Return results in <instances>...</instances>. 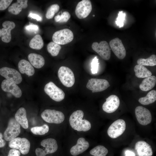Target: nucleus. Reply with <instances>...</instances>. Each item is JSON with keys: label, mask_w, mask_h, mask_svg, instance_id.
I'll use <instances>...</instances> for the list:
<instances>
[{"label": "nucleus", "mask_w": 156, "mask_h": 156, "mask_svg": "<svg viewBox=\"0 0 156 156\" xmlns=\"http://www.w3.org/2000/svg\"><path fill=\"white\" fill-rule=\"evenodd\" d=\"M125 156H135V153L130 151H127L125 152Z\"/></svg>", "instance_id": "42"}, {"label": "nucleus", "mask_w": 156, "mask_h": 156, "mask_svg": "<svg viewBox=\"0 0 156 156\" xmlns=\"http://www.w3.org/2000/svg\"><path fill=\"white\" fill-rule=\"evenodd\" d=\"M21 132L20 125L15 118H11L9 120L8 126L5 131L3 137L7 141H10L16 138Z\"/></svg>", "instance_id": "4"}, {"label": "nucleus", "mask_w": 156, "mask_h": 156, "mask_svg": "<svg viewBox=\"0 0 156 156\" xmlns=\"http://www.w3.org/2000/svg\"><path fill=\"white\" fill-rule=\"evenodd\" d=\"M134 70L135 76L139 78H144L150 76L152 73L146 67L137 64L134 67Z\"/></svg>", "instance_id": "26"}, {"label": "nucleus", "mask_w": 156, "mask_h": 156, "mask_svg": "<svg viewBox=\"0 0 156 156\" xmlns=\"http://www.w3.org/2000/svg\"><path fill=\"white\" fill-rule=\"evenodd\" d=\"M135 149L138 156H152L153 154L151 145L143 141H140L136 143Z\"/></svg>", "instance_id": "20"}, {"label": "nucleus", "mask_w": 156, "mask_h": 156, "mask_svg": "<svg viewBox=\"0 0 156 156\" xmlns=\"http://www.w3.org/2000/svg\"><path fill=\"white\" fill-rule=\"evenodd\" d=\"M1 30V40L4 43H8L11 40V30L15 27V23L13 21H5L2 24Z\"/></svg>", "instance_id": "18"}, {"label": "nucleus", "mask_w": 156, "mask_h": 156, "mask_svg": "<svg viewBox=\"0 0 156 156\" xmlns=\"http://www.w3.org/2000/svg\"><path fill=\"white\" fill-rule=\"evenodd\" d=\"M44 90L51 99L55 101L60 102L64 98L65 94L64 91L52 81L45 85Z\"/></svg>", "instance_id": "7"}, {"label": "nucleus", "mask_w": 156, "mask_h": 156, "mask_svg": "<svg viewBox=\"0 0 156 156\" xmlns=\"http://www.w3.org/2000/svg\"><path fill=\"white\" fill-rule=\"evenodd\" d=\"M28 17L36 19L38 21H41L42 20V18L39 15L32 13H30L28 15Z\"/></svg>", "instance_id": "40"}, {"label": "nucleus", "mask_w": 156, "mask_h": 156, "mask_svg": "<svg viewBox=\"0 0 156 156\" xmlns=\"http://www.w3.org/2000/svg\"><path fill=\"white\" fill-rule=\"evenodd\" d=\"M156 83V77L155 76H151L145 78L139 85L140 89L144 91H147L152 89Z\"/></svg>", "instance_id": "25"}, {"label": "nucleus", "mask_w": 156, "mask_h": 156, "mask_svg": "<svg viewBox=\"0 0 156 156\" xmlns=\"http://www.w3.org/2000/svg\"><path fill=\"white\" fill-rule=\"evenodd\" d=\"M40 144L44 148H38L36 149V156H45L47 154L55 152L58 149L57 142L53 138L44 139L41 141Z\"/></svg>", "instance_id": "2"}, {"label": "nucleus", "mask_w": 156, "mask_h": 156, "mask_svg": "<svg viewBox=\"0 0 156 156\" xmlns=\"http://www.w3.org/2000/svg\"><path fill=\"white\" fill-rule=\"evenodd\" d=\"M108 152L107 149L102 145H98L90 151L91 155L94 156H106Z\"/></svg>", "instance_id": "29"}, {"label": "nucleus", "mask_w": 156, "mask_h": 156, "mask_svg": "<svg viewBox=\"0 0 156 156\" xmlns=\"http://www.w3.org/2000/svg\"><path fill=\"white\" fill-rule=\"evenodd\" d=\"M0 75L6 79L11 81L16 84L20 83L22 78L21 74L14 68L4 67L0 69Z\"/></svg>", "instance_id": "14"}, {"label": "nucleus", "mask_w": 156, "mask_h": 156, "mask_svg": "<svg viewBox=\"0 0 156 156\" xmlns=\"http://www.w3.org/2000/svg\"><path fill=\"white\" fill-rule=\"evenodd\" d=\"M1 87L4 92L10 93L15 97H20L22 94V91L19 86L14 82L6 79L1 83Z\"/></svg>", "instance_id": "16"}, {"label": "nucleus", "mask_w": 156, "mask_h": 156, "mask_svg": "<svg viewBox=\"0 0 156 156\" xmlns=\"http://www.w3.org/2000/svg\"><path fill=\"white\" fill-rule=\"evenodd\" d=\"M12 1V0H0V11H3L7 9Z\"/></svg>", "instance_id": "38"}, {"label": "nucleus", "mask_w": 156, "mask_h": 156, "mask_svg": "<svg viewBox=\"0 0 156 156\" xmlns=\"http://www.w3.org/2000/svg\"><path fill=\"white\" fill-rule=\"evenodd\" d=\"M92 47L104 60H107L110 59L111 50L108 43L106 41H102L99 43L97 42H94Z\"/></svg>", "instance_id": "10"}, {"label": "nucleus", "mask_w": 156, "mask_h": 156, "mask_svg": "<svg viewBox=\"0 0 156 156\" xmlns=\"http://www.w3.org/2000/svg\"><path fill=\"white\" fill-rule=\"evenodd\" d=\"M99 64L98 59L96 57H95L92 60L91 63V70L92 73L95 74L97 73Z\"/></svg>", "instance_id": "37"}, {"label": "nucleus", "mask_w": 156, "mask_h": 156, "mask_svg": "<svg viewBox=\"0 0 156 156\" xmlns=\"http://www.w3.org/2000/svg\"><path fill=\"white\" fill-rule=\"evenodd\" d=\"M3 134L0 132V148L4 147L6 144V142L3 139Z\"/></svg>", "instance_id": "41"}, {"label": "nucleus", "mask_w": 156, "mask_h": 156, "mask_svg": "<svg viewBox=\"0 0 156 156\" xmlns=\"http://www.w3.org/2000/svg\"><path fill=\"white\" fill-rule=\"evenodd\" d=\"M126 127V123L124 120L122 119L117 120L108 128L107 131V134L111 138H116L123 133Z\"/></svg>", "instance_id": "9"}, {"label": "nucleus", "mask_w": 156, "mask_h": 156, "mask_svg": "<svg viewBox=\"0 0 156 156\" xmlns=\"http://www.w3.org/2000/svg\"><path fill=\"white\" fill-rule=\"evenodd\" d=\"M112 51L119 59H123L126 55V51L122 40L117 38L112 40L109 42Z\"/></svg>", "instance_id": "15"}, {"label": "nucleus", "mask_w": 156, "mask_h": 156, "mask_svg": "<svg viewBox=\"0 0 156 156\" xmlns=\"http://www.w3.org/2000/svg\"><path fill=\"white\" fill-rule=\"evenodd\" d=\"M83 111L79 110L74 112L69 119L70 125L74 129L79 131H86L91 128L90 122L86 119H83L84 116Z\"/></svg>", "instance_id": "1"}, {"label": "nucleus", "mask_w": 156, "mask_h": 156, "mask_svg": "<svg viewBox=\"0 0 156 156\" xmlns=\"http://www.w3.org/2000/svg\"><path fill=\"white\" fill-rule=\"evenodd\" d=\"M93 16H95V15H93Z\"/></svg>", "instance_id": "44"}, {"label": "nucleus", "mask_w": 156, "mask_h": 156, "mask_svg": "<svg viewBox=\"0 0 156 156\" xmlns=\"http://www.w3.org/2000/svg\"><path fill=\"white\" fill-rule=\"evenodd\" d=\"M41 117L47 122L56 124L62 123L65 119L64 115L62 112L54 109L45 110L41 113Z\"/></svg>", "instance_id": "3"}, {"label": "nucleus", "mask_w": 156, "mask_h": 156, "mask_svg": "<svg viewBox=\"0 0 156 156\" xmlns=\"http://www.w3.org/2000/svg\"><path fill=\"white\" fill-rule=\"evenodd\" d=\"M59 9L60 6L58 4H55L51 5L47 10L45 15L46 18L49 19L53 18Z\"/></svg>", "instance_id": "33"}, {"label": "nucleus", "mask_w": 156, "mask_h": 156, "mask_svg": "<svg viewBox=\"0 0 156 156\" xmlns=\"http://www.w3.org/2000/svg\"><path fill=\"white\" fill-rule=\"evenodd\" d=\"M20 151L14 148H12L9 151L8 156H20Z\"/></svg>", "instance_id": "39"}, {"label": "nucleus", "mask_w": 156, "mask_h": 156, "mask_svg": "<svg viewBox=\"0 0 156 156\" xmlns=\"http://www.w3.org/2000/svg\"><path fill=\"white\" fill-rule=\"evenodd\" d=\"M71 17L69 13L67 11L63 12L61 15H57L54 17V20L56 22L64 23L67 22Z\"/></svg>", "instance_id": "34"}, {"label": "nucleus", "mask_w": 156, "mask_h": 156, "mask_svg": "<svg viewBox=\"0 0 156 156\" xmlns=\"http://www.w3.org/2000/svg\"><path fill=\"white\" fill-rule=\"evenodd\" d=\"M92 10V5L90 1L83 0L77 4L75 10L77 17L80 19L87 17Z\"/></svg>", "instance_id": "12"}, {"label": "nucleus", "mask_w": 156, "mask_h": 156, "mask_svg": "<svg viewBox=\"0 0 156 156\" xmlns=\"http://www.w3.org/2000/svg\"><path fill=\"white\" fill-rule=\"evenodd\" d=\"M49 130V127L46 124H44L41 126H37L31 128V132L36 135H44L47 133Z\"/></svg>", "instance_id": "32"}, {"label": "nucleus", "mask_w": 156, "mask_h": 156, "mask_svg": "<svg viewBox=\"0 0 156 156\" xmlns=\"http://www.w3.org/2000/svg\"><path fill=\"white\" fill-rule=\"evenodd\" d=\"M18 67L20 72L22 74H26L29 76L34 75V69L31 64L25 60L22 59L18 62Z\"/></svg>", "instance_id": "22"}, {"label": "nucleus", "mask_w": 156, "mask_h": 156, "mask_svg": "<svg viewBox=\"0 0 156 156\" xmlns=\"http://www.w3.org/2000/svg\"><path fill=\"white\" fill-rule=\"evenodd\" d=\"M28 58L32 65L37 68H41L44 64V58L40 54L31 53L28 55Z\"/></svg>", "instance_id": "24"}, {"label": "nucleus", "mask_w": 156, "mask_h": 156, "mask_svg": "<svg viewBox=\"0 0 156 156\" xmlns=\"http://www.w3.org/2000/svg\"><path fill=\"white\" fill-rule=\"evenodd\" d=\"M15 118L23 128L27 129L28 128V121L26 110L25 108L21 107L18 110L15 114Z\"/></svg>", "instance_id": "21"}, {"label": "nucleus", "mask_w": 156, "mask_h": 156, "mask_svg": "<svg viewBox=\"0 0 156 156\" xmlns=\"http://www.w3.org/2000/svg\"><path fill=\"white\" fill-rule=\"evenodd\" d=\"M1 29L0 28V39H1Z\"/></svg>", "instance_id": "43"}, {"label": "nucleus", "mask_w": 156, "mask_h": 156, "mask_svg": "<svg viewBox=\"0 0 156 156\" xmlns=\"http://www.w3.org/2000/svg\"><path fill=\"white\" fill-rule=\"evenodd\" d=\"M135 114L137 119L140 125H146L151 122L152 115L150 112L147 108L138 106L135 109Z\"/></svg>", "instance_id": "13"}, {"label": "nucleus", "mask_w": 156, "mask_h": 156, "mask_svg": "<svg viewBox=\"0 0 156 156\" xmlns=\"http://www.w3.org/2000/svg\"><path fill=\"white\" fill-rule=\"evenodd\" d=\"M110 86L108 81L103 79L92 78L89 80L87 85V88L92 91V93L103 91Z\"/></svg>", "instance_id": "11"}, {"label": "nucleus", "mask_w": 156, "mask_h": 156, "mask_svg": "<svg viewBox=\"0 0 156 156\" xmlns=\"http://www.w3.org/2000/svg\"><path fill=\"white\" fill-rule=\"evenodd\" d=\"M137 62L138 64L142 66H155L156 65V55L153 54L146 59L139 58Z\"/></svg>", "instance_id": "30"}, {"label": "nucleus", "mask_w": 156, "mask_h": 156, "mask_svg": "<svg viewBox=\"0 0 156 156\" xmlns=\"http://www.w3.org/2000/svg\"><path fill=\"white\" fill-rule=\"evenodd\" d=\"M106 101L102 106L103 110L105 112L111 113L115 112L120 104L119 98L115 95H112L106 99Z\"/></svg>", "instance_id": "17"}, {"label": "nucleus", "mask_w": 156, "mask_h": 156, "mask_svg": "<svg viewBox=\"0 0 156 156\" xmlns=\"http://www.w3.org/2000/svg\"><path fill=\"white\" fill-rule=\"evenodd\" d=\"M125 16V14L123 13V11H119L118 17L116 21V24L119 27H121L123 26Z\"/></svg>", "instance_id": "35"}, {"label": "nucleus", "mask_w": 156, "mask_h": 156, "mask_svg": "<svg viewBox=\"0 0 156 156\" xmlns=\"http://www.w3.org/2000/svg\"><path fill=\"white\" fill-rule=\"evenodd\" d=\"M30 47L36 50H40L43 47L44 42L41 36L37 34L35 36L30 40L29 44Z\"/></svg>", "instance_id": "28"}, {"label": "nucleus", "mask_w": 156, "mask_h": 156, "mask_svg": "<svg viewBox=\"0 0 156 156\" xmlns=\"http://www.w3.org/2000/svg\"><path fill=\"white\" fill-rule=\"evenodd\" d=\"M156 100V91L152 90L149 92L144 97L140 98L139 102L144 105H148L154 102Z\"/></svg>", "instance_id": "27"}, {"label": "nucleus", "mask_w": 156, "mask_h": 156, "mask_svg": "<svg viewBox=\"0 0 156 156\" xmlns=\"http://www.w3.org/2000/svg\"><path fill=\"white\" fill-rule=\"evenodd\" d=\"M89 144L83 138H79L77 144L70 149V153L73 156H77L86 151L89 146Z\"/></svg>", "instance_id": "19"}, {"label": "nucleus", "mask_w": 156, "mask_h": 156, "mask_svg": "<svg viewBox=\"0 0 156 156\" xmlns=\"http://www.w3.org/2000/svg\"><path fill=\"white\" fill-rule=\"evenodd\" d=\"M73 38V32L68 29H64L57 31L52 36L53 42L59 45L67 44L71 42Z\"/></svg>", "instance_id": "6"}, {"label": "nucleus", "mask_w": 156, "mask_h": 156, "mask_svg": "<svg viewBox=\"0 0 156 156\" xmlns=\"http://www.w3.org/2000/svg\"><path fill=\"white\" fill-rule=\"evenodd\" d=\"M25 29L29 32L36 33L38 31L39 28L37 25L29 22V25L25 27Z\"/></svg>", "instance_id": "36"}, {"label": "nucleus", "mask_w": 156, "mask_h": 156, "mask_svg": "<svg viewBox=\"0 0 156 156\" xmlns=\"http://www.w3.org/2000/svg\"><path fill=\"white\" fill-rule=\"evenodd\" d=\"M58 77L62 83L65 86L70 87L75 82V78L73 71L69 68L62 66L58 72Z\"/></svg>", "instance_id": "5"}, {"label": "nucleus", "mask_w": 156, "mask_h": 156, "mask_svg": "<svg viewBox=\"0 0 156 156\" xmlns=\"http://www.w3.org/2000/svg\"><path fill=\"white\" fill-rule=\"evenodd\" d=\"M27 0H18L17 2L14 3L8 9L9 12L14 15L18 14L22 9L26 8L28 5Z\"/></svg>", "instance_id": "23"}, {"label": "nucleus", "mask_w": 156, "mask_h": 156, "mask_svg": "<svg viewBox=\"0 0 156 156\" xmlns=\"http://www.w3.org/2000/svg\"><path fill=\"white\" fill-rule=\"evenodd\" d=\"M9 146L12 148L18 150L22 154L26 155L29 152L30 143L25 138L16 137L10 141Z\"/></svg>", "instance_id": "8"}, {"label": "nucleus", "mask_w": 156, "mask_h": 156, "mask_svg": "<svg viewBox=\"0 0 156 156\" xmlns=\"http://www.w3.org/2000/svg\"><path fill=\"white\" fill-rule=\"evenodd\" d=\"M48 52L53 56H57L61 49L59 45L53 42H51L47 44V47Z\"/></svg>", "instance_id": "31"}]
</instances>
